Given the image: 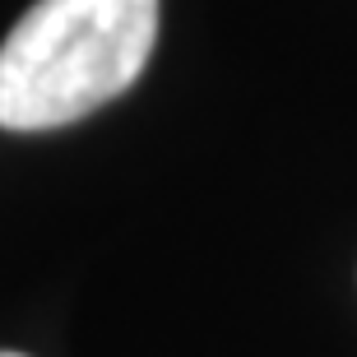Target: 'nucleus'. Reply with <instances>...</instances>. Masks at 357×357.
<instances>
[{"instance_id": "nucleus-2", "label": "nucleus", "mask_w": 357, "mask_h": 357, "mask_svg": "<svg viewBox=\"0 0 357 357\" xmlns=\"http://www.w3.org/2000/svg\"><path fill=\"white\" fill-rule=\"evenodd\" d=\"M0 357H24V353H0Z\"/></svg>"}, {"instance_id": "nucleus-1", "label": "nucleus", "mask_w": 357, "mask_h": 357, "mask_svg": "<svg viewBox=\"0 0 357 357\" xmlns=\"http://www.w3.org/2000/svg\"><path fill=\"white\" fill-rule=\"evenodd\" d=\"M158 0H38L0 42V130H56L144 75Z\"/></svg>"}]
</instances>
